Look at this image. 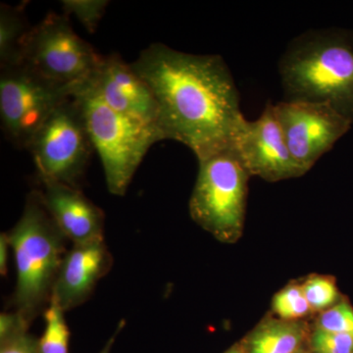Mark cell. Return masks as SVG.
<instances>
[{"instance_id": "25", "label": "cell", "mask_w": 353, "mask_h": 353, "mask_svg": "<svg viewBox=\"0 0 353 353\" xmlns=\"http://www.w3.org/2000/svg\"><path fill=\"white\" fill-rule=\"evenodd\" d=\"M224 353H246L245 348H243V345L241 343H234V345H232L229 350H227Z\"/></svg>"}, {"instance_id": "14", "label": "cell", "mask_w": 353, "mask_h": 353, "mask_svg": "<svg viewBox=\"0 0 353 353\" xmlns=\"http://www.w3.org/2000/svg\"><path fill=\"white\" fill-rule=\"evenodd\" d=\"M310 333L305 322L265 318L241 343L246 353H296L307 345Z\"/></svg>"}, {"instance_id": "2", "label": "cell", "mask_w": 353, "mask_h": 353, "mask_svg": "<svg viewBox=\"0 0 353 353\" xmlns=\"http://www.w3.org/2000/svg\"><path fill=\"white\" fill-rule=\"evenodd\" d=\"M285 101L327 103L353 124V30H308L279 62Z\"/></svg>"}, {"instance_id": "8", "label": "cell", "mask_w": 353, "mask_h": 353, "mask_svg": "<svg viewBox=\"0 0 353 353\" xmlns=\"http://www.w3.org/2000/svg\"><path fill=\"white\" fill-rule=\"evenodd\" d=\"M73 94L72 88L50 82L25 65L1 68L0 117L6 139L28 150L50 114Z\"/></svg>"}, {"instance_id": "1", "label": "cell", "mask_w": 353, "mask_h": 353, "mask_svg": "<svg viewBox=\"0 0 353 353\" xmlns=\"http://www.w3.org/2000/svg\"><path fill=\"white\" fill-rule=\"evenodd\" d=\"M131 66L154 95L164 139L187 145L199 161L234 145L246 119L220 55L190 54L157 43Z\"/></svg>"}, {"instance_id": "13", "label": "cell", "mask_w": 353, "mask_h": 353, "mask_svg": "<svg viewBox=\"0 0 353 353\" xmlns=\"http://www.w3.org/2000/svg\"><path fill=\"white\" fill-rule=\"evenodd\" d=\"M39 181L43 204L67 240L73 245L104 240L105 215L81 189L55 181Z\"/></svg>"}, {"instance_id": "7", "label": "cell", "mask_w": 353, "mask_h": 353, "mask_svg": "<svg viewBox=\"0 0 353 353\" xmlns=\"http://www.w3.org/2000/svg\"><path fill=\"white\" fill-rule=\"evenodd\" d=\"M102 58L74 32L65 14L50 13L32 27L22 64L50 82L72 88L75 94L92 78Z\"/></svg>"}, {"instance_id": "11", "label": "cell", "mask_w": 353, "mask_h": 353, "mask_svg": "<svg viewBox=\"0 0 353 353\" xmlns=\"http://www.w3.org/2000/svg\"><path fill=\"white\" fill-rule=\"evenodd\" d=\"M90 83L114 111L160 132L159 110L152 90L119 55L103 57Z\"/></svg>"}, {"instance_id": "18", "label": "cell", "mask_w": 353, "mask_h": 353, "mask_svg": "<svg viewBox=\"0 0 353 353\" xmlns=\"http://www.w3.org/2000/svg\"><path fill=\"white\" fill-rule=\"evenodd\" d=\"M301 288L312 312H324L343 299L336 281L329 276H310Z\"/></svg>"}, {"instance_id": "16", "label": "cell", "mask_w": 353, "mask_h": 353, "mask_svg": "<svg viewBox=\"0 0 353 353\" xmlns=\"http://www.w3.org/2000/svg\"><path fill=\"white\" fill-rule=\"evenodd\" d=\"M44 331L39 339L41 353H69L70 330L65 311L51 299L43 312Z\"/></svg>"}, {"instance_id": "4", "label": "cell", "mask_w": 353, "mask_h": 353, "mask_svg": "<svg viewBox=\"0 0 353 353\" xmlns=\"http://www.w3.org/2000/svg\"><path fill=\"white\" fill-rule=\"evenodd\" d=\"M190 199L192 219L216 240L236 243L245 228L250 172L234 145L199 160Z\"/></svg>"}, {"instance_id": "24", "label": "cell", "mask_w": 353, "mask_h": 353, "mask_svg": "<svg viewBox=\"0 0 353 353\" xmlns=\"http://www.w3.org/2000/svg\"><path fill=\"white\" fill-rule=\"evenodd\" d=\"M125 325H126V321H125V320H121L119 324L117 325V328H116L115 332H114L112 336L109 338L108 343H105V345H104V347L102 348L101 352L99 353H110L111 348H112L114 343H115L118 334L124 329Z\"/></svg>"}, {"instance_id": "21", "label": "cell", "mask_w": 353, "mask_h": 353, "mask_svg": "<svg viewBox=\"0 0 353 353\" xmlns=\"http://www.w3.org/2000/svg\"><path fill=\"white\" fill-rule=\"evenodd\" d=\"M308 345L311 353H353V336L314 327Z\"/></svg>"}, {"instance_id": "23", "label": "cell", "mask_w": 353, "mask_h": 353, "mask_svg": "<svg viewBox=\"0 0 353 353\" xmlns=\"http://www.w3.org/2000/svg\"><path fill=\"white\" fill-rule=\"evenodd\" d=\"M11 248L7 233L0 234V274L6 276L8 272V252Z\"/></svg>"}, {"instance_id": "20", "label": "cell", "mask_w": 353, "mask_h": 353, "mask_svg": "<svg viewBox=\"0 0 353 353\" xmlns=\"http://www.w3.org/2000/svg\"><path fill=\"white\" fill-rule=\"evenodd\" d=\"M315 328L348 334L353 336V307L352 304L341 299L333 307L320 313L315 323Z\"/></svg>"}, {"instance_id": "15", "label": "cell", "mask_w": 353, "mask_h": 353, "mask_svg": "<svg viewBox=\"0 0 353 353\" xmlns=\"http://www.w3.org/2000/svg\"><path fill=\"white\" fill-rule=\"evenodd\" d=\"M26 4L0 6V66H18L22 64L26 44L32 27L25 14Z\"/></svg>"}, {"instance_id": "19", "label": "cell", "mask_w": 353, "mask_h": 353, "mask_svg": "<svg viewBox=\"0 0 353 353\" xmlns=\"http://www.w3.org/2000/svg\"><path fill=\"white\" fill-rule=\"evenodd\" d=\"M65 15H74L88 32H94L105 13L109 1L105 0H64Z\"/></svg>"}, {"instance_id": "6", "label": "cell", "mask_w": 353, "mask_h": 353, "mask_svg": "<svg viewBox=\"0 0 353 353\" xmlns=\"http://www.w3.org/2000/svg\"><path fill=\"white\" fill-rule=\"evenodd\" d=\"M28 150L34 158L39 179L81 189L95 150L75 97H70L54 109L34 134Z\"/></svg>"}, {"instance_id": "12", "label": "cell", "mask_w": 353, "mask_h": 353, "mask_svg": "<svg viewBox=\"0 0 353 353\" xmlns=\"http://www.w3.org/2000/svg\"><path fill=\"white\" fill-rule=\"evenodd\" d=\"M113 256L104 240L73 245L65 253L52 297L65 312L82 305L113 266Z\"/></svg>"}, {"instance_id": "22", "label": "cell", "mask_w": 353, "mask_h": 353, "mask_svg": "<svg viewBox=\"0 0 353 353\" xmlns=\"http://www.w3.org/2000/svg\"><path fill=\"white\" fill-rule=\"evenodd\" d=\"M0 353H41L39 339L29 333V330L19 331L0 338Z\"/></svg>"}, {"instance_id": "17", "label": "cell", "mask_w": 353, "mask_h": 353, "mask_svg": "<svg viewBox=\"0 0 353 353\" xmlns=\"http://www.w3.org/2000/svg\"><path fill=\"white\" fill-rule=\"evenodd\" d=\"M272 310L276 317L285 321H303L312 313L299 284H290L278 292L272 299Z\"/></svg>"}, {"instance_id": "26", "label": "cell", "mask_w": 353, "mask_h": 353, "mask_svg": "<svg viewBox=\"0 0 353 353\" xmlns=\"http://www.w3.org/2000/svg\"><path fill=\"white\" fill-rule=\"evenodd\" d=\"M296 353H311L308 343L307 345H304L303 347H301V350H299V352H297Z\"/></svg>"}, {"instance_id": "5", "label": "cell", "mask_w": 353, "mask_h": 353, "mask_svg": "<svg viewBox=\"0 0 353 353\" xmlns=\"http://www.w3.org/2000/svg\"><path fill=\"white\" fill-rule=\"evenodd\" d=\"M82 108L92 145L101 157L110 194L124 196L148 150L161 132L109 108L90 81L73 94Z\"/></svg>"}, {"instance_id": "10", "label": "cell", "mask_w": 353, "mask_h": 353, "mask_svg": "<svg viewBox=\"0 0 353 353\" xmlns=\"http://www.w3.org/2000/svg\"><path fill=\"white\" fill-rule=\"evenodd\" d=\"M234 146L252 176L275 183L305 175L290 154L274 104H267L259 119L245 121Z\"/></svg>"}, {"instance_id": "3", "label": "cell", "mask_w": 353, "mask_h": 353, "mask_svg": "<svg viewBox=\"0 0 353 353\" xmlns=\"http://www.w3.org/2000/svg\"><path fill=\"white\" fill-rule=\"evenodd\" d=\"M15 260L16 311L31 326L50 305L58 272L67 252L65 238L38 190L30 192L19 221L6 232Z\"/></svg>"}, {"instance_id": "9", "label": "cell", "mask_w": 353, "mask_h": 353, "mask_svg": "<svg viewBox=\"0 0 353 353\" xmlns=\"http://www.w3.org/2000/svg\"><path fill=\"white\" fill-rule=\"evenodd\" d=\"M274 109L290 154L305 174L352 125L327 103L283 101Z\"/></svg>"}]
</instances>
